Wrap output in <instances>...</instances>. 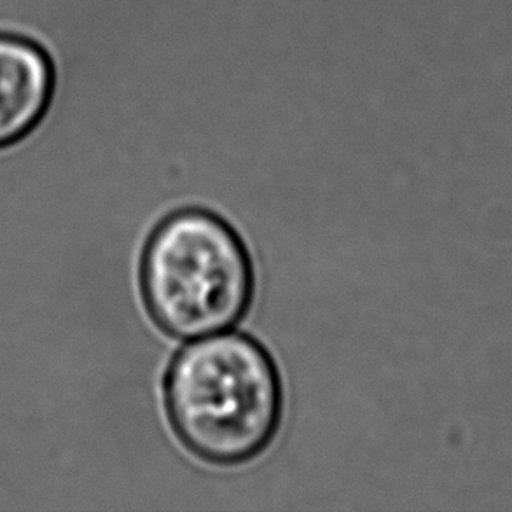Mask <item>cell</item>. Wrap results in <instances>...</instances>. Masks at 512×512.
<instances>
[{
	"instance_id": "7a4b0ae2",
	"label": "cell",
	"mask_w": 512,
	"mask_h": 512,
	"mask_svg": "<svg viewBox=\"0 0 512 512\" xmlns=\"http://www.w3.org/2000/svg\"><path fill=\"white\" fill-rule=\"evenodd\" d=\"M142 301L154 326L200 340L238 326L256 299V268L240 233L214 210H173L140 256Z\"/></svg>"
},
{
	"instance_id": "6da1fadb",
	"label": "cell",
	"mask_w": 512,
	"mask_h": 512,
	"mask_svg": "<svg viewBox=\"0 0 512 512\" xmlns=\"http://www.w3.org/2000/svg\"><path fill=\"white\" fill-rule=\"evenodd\" d=\"M163 404L179 443L214 467L254 462L284 422L282 374L270 350L245 333L200 338L173 355Z\"/></svg>"
},
{
	"instance_id": "3957f363",
	"label": "cell",
	"mask_w": 512,
	"mask_h": 512,
	"mask_svg": "<svg viewBox=\"0 0 512 512\" xmlns=\"http://www.w3.org/2000/svg\"><path fill=\"white\" fill-rule=\"evenodd\" d=\"M55 91V67L37 42L0 32V153L41 125Z\"/></svg>"
}]
</instances>
